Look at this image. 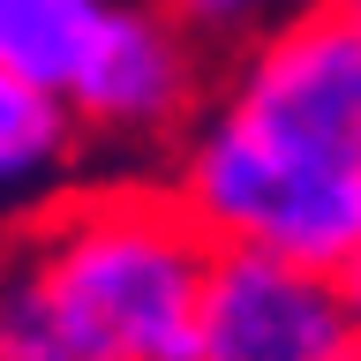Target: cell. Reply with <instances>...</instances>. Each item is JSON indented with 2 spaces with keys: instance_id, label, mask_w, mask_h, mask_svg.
Wrapping results in <instances>:
<instances>
[{
  "instance_id": "6da1fadb",
  "label": "cell",
  "mask_w": 361,
  "mask_h": 361,
  "mask_svg": "<svg viewBox=\"0 0 361 361\" xmlns=\"http://www.w3.org/2000/svg\"><path fill=\"white\" fill-rule=\"evenodd\" d=\"M45 286L106 338L113 361H196L211 241L158 180H98L16 226Z\"/></svg>"
},
{
  "instance_id": "7a4b0ae2",
  "label": "cell",
  "mask_w": 361,
  "mask_h": 361,
  "mask_svg": "<svg viewBox=\"0 0 361 361\" xmlns=\"http://www.w3.org/2000/svg\"><path fill=\"white\" fill-rule=\"evenodd\" d=\"M219 106L286 166L361 173V30L331 8H286L248 38Z\"/></svg>"
},
{
  "instance_id": "3957f363",
  "label": "cell",
  "mask_w": 361,
  "mask_h": 361,
  "mask_svg": "<svg viewBox=\"0 0 361 361\" xmlns=\"http://www.w3.org/2000/svg\"><path fill=\"white\" fill-rule=\"evenodd\" d=\"M196 361H361V324L331 271L248 241H211Z\"/></svg>"
},
{
  "instance_id": "277c9868",
  "label": "cell",
  "mask_w": 361,
  "mask_h": 361,
  "mask_svg": "<svg viewBox=\"0 0 361 361\" xmlns=\"http://www.w3.org/2000/svg\"><path fill=\"white\" fill-rule=\"evenodd\" d=\"M196 38L173 30L151 0H113L106 38L68 90V113L98 135H166L196 113Z\"/></svg>"
},
{
  "instance_id": "5b68a950",
  "label": "cell",
  "mask_w": 361,
  "mask_h": 361,
  "mask_svg": "<svg viewBox=\"0 0 361 361\" xmlns=\"http://www.w3.org/2000/svg\"><path fill=\"white\" fill-rule=\"evenodd\" d=\"M106 23H113V0H8L0 68L68 106L83 61L98 53V38H106Z\"/></svg>"
},
{
  "instance_id": "8992f818",
  "label": "cell",
  "mask_w": 361,
  "mask_h": 361,
  "mask_svg": "<svg viewBox=\"0 0 361 361\" xmlns=\"http://www.w3.org/2000/svg\"><path fill=\"white\" fill-rule=\"evenodd\" d=\"M0 361H113L106 338L45 286V271L23 248H8L0 271Z\"/></svg>"
},
{
  "instance_id": "52a82bcc",
  "label": "cell",
  "mask_w": 361,
  "mask_h": 361,
  "mask_svg": "<svg viewBox=\"0 0 361 361\" xmlns=\"http://www.w3.org/2000/svg\"><path fill=\"white\" fill-rule=\"evenodd\" d=\"M75 151V113L0 68V188H38Z\"/></svg>"
},
{
  "instance_id": "ba28073f",
  "label": "cell",
  "mask_w": 361,
  "mask_h": 361,
  "mask_svg": "<svg viewBox=\"0 0 361 361\" xmlns=\"http://www.w3.org/2000/svg\"><path fill=\"white\" fill-rule=\"evenodd\" d=\"M151 8L173 30H188L196 45H233V38H256L271 0H151Z\"/></svg>"
},
{
  "instance_id": "9c48e42d",
  "label": "cell",
  "mask_w": 361,
  "mask_h": 361,
  "mask_svg": "<svg viewBox=\"0 0 361 361\" xmlns=\"http://www.w3.org/2000/svg\"><path fill=\"white\" fill-rule=\"evenodd\" d=\"M331 279H338V293H346V309H354V324H361V248L331 271Z\"/></svg>"
},
{
  "instance_id": "30bf717a",
  "label": "cell",
  "mask_w": 361,
  "mask_h": 361,
  "mask_svg": "<svg viewBox=\"0 0 361 361\" xmlns=\"http://www.w3.org/2000/svg\"><path fill=\"white\" fill-rule=\"evenodd\" d=\"M316 8H331L338 23H354V30H361V0H316Z\"/></svg>"
},
{
  "instance_id": "8fae6325",
  "label": "cell",
  "mask_w": 361,
  "mask_h": 361,
  "mask_svg": "<svg viewBox=\"0 0 361 361\" xmlns=\"http://www.w3.org/2000/svg\"><path fill=\"white\" fill-rule=\"evenodd\" d=\"M8 248H16V226H8V233H0V271H8Z\"/></svg>"
},
{
  "instance_id": "7c38bea8",
  "label": "cell",
  "mask_w": 361,
  "mask_h": 361,
  "mask_svg": "<svg viewBox=\"0 0 361 361\" xmlns=\"http://www.w3.org/2000/svg\"><path fill=\"white\" fill-rule=\"evenodd\" d=\"M271 8H316V0H271Z\"/></svg>"
},
{
  "instance_id": "4fadbf2b",
  "label": "cell",
  "mask_w": 361,
  "mask_h": 361,
  "mask_svg": "<svg viewBox=\"0 0 361 361\" xmlns=\"http://www.w3.org/2000/svg\"><path fill=\"white\" fill-rule=\"evenodd\" d=\"M0 23H8V0H0Z\"/></svg>"
}]
</instances>
